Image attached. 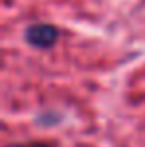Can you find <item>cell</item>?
Masks as SVG:
<instances>
[{
  "mask_svg": "<svg viewBox=\"0 0 145 147\" xmlns=\"http://www.w3.org/2000/svg\"><path fill=\"white\" fill-rule=\"evenodd\" d=\"M26 42L36 48H52L60 36L58 28L52 24H34L26 28Z\"/></svg>",
  "mask_w": 145,
  "mask_h": 147,
  "instance_id": "cell-1",
  "label": "cell"
},
{
  "mask_svg": "<svg viewBox=\"0 0 145 147\" xmlns=\"http://www.w3.org/2000/svg\"><path fill=\"white\" fill-rule=\"evenodd\" d=\"M12 147H50L46 143H32V145H12Z\"/></svg>",
  "mask_w": 145,
  "mask_h": 147,
  "instance_id": "cell-2",
  "label": "cell"
}]
</instances>
